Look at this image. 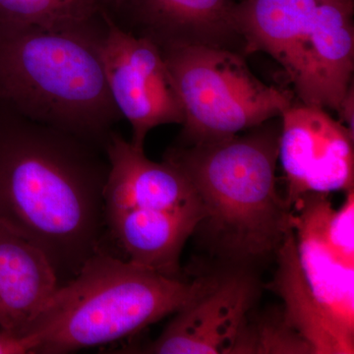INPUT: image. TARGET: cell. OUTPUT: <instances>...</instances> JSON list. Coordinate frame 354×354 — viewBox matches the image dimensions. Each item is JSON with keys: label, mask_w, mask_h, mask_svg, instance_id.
<instances>
[{"label": "cell", "mask_w": 354, "mask_h": 354, "mask_svg": "<svg viewBox=\"0 0 354 354\" xmlns=\"http://www.w3.org/2000/svg\"><path fill=\"white\" fill-rule=\"evenodd\" d=\"M39 342L31 335H17L0 329V354L38 353Z\"/></svg>", "instance_id": "obj_19"}, {"label": "cell", "mask_w": 354, "mask_h": 354, "mask_svg": "<svg viewBox=\"0 0 354 354\" xmlns=\"http://www.w3.org/2000/svg\"><path fill=\"white\" fill-rule=\"evenodd\" d=\"M339 114V122L346 127L348 132L354 136V88L353 84L349 87L348 92L344 95V99L337 109Z\"/></svg>", "instance_id": "obj_20"}, {"label": "cell", "mask_w": 354, "mask_h": 354, "mask_svg": "<svg viewBox=\"0 0 354 354\" xmlns=\"http://www.w3.org/2000/svg\"><path fill=\"white\" fill-rule=\"evenodd\" d=\"M234 0H109L106 12L125 31L162 51L213 46L245 55L235 28Z\"/></svg>", "instance_id": "obj_9"}, {"label": "cell", "mask_w": 354, "mask_h": 354, "mask_svg": "<svg viewBox=\"0 0 354 354\" xmlns=\"http://www.w3.org/2000/svg\"><path fill=\"white\" fill-rule=\"evenodd\" d=\"M208 278H171L100 251L59 286L30 325L38 353L102 346L176 313Z\"/></svg>", "instance_id": "obj_4"}, {"label": "cell", "mask_w": 354, "mask_h": 354, "mask_svg": "<svg viewBox=\"0 0 354 354\" xmlns=\"http://www.w3.org/2000/svg\"><path fill=\"white\" fill-rule=\"evenodd\" d=\"M272 120L230 138L169 149L165 158L187 176L216 252L239 265L278 252L291 209L277 187L281 125Z\"/></svg>", "instance_id": "obj_3"}, {"label": "cell", "mask_w": 354, "mask_h": 354, "mask_svg": "<svg viewBox=\"0 0 354 354\" xmlns=\"http://www.w3.org/2000/svg\"><path fill=\"white\" fill-rule=\"evenodd\" d=\"M104 12L76 24H0V101L29 120L104 145L121 116L102 60Z\"/></svg>", "instance_id": "obj_2"}, {"label": "cell", "mask_w": 354, "mask_h": 354, "mask_svg": "<svg viewBox=\"0 0 354 354\" xmlns=\"http://www.w3.org/2000/svg\"><path fill=\"white\" fill-rule=\"evenodd\" d=\"M59 286L57 272L39 249L0 227V329L27 334Z\"/></svg>", "instance_id": "obj_15"}, {"label": "cell", "mask_w": 354, "mask_h": 354, "mask_svg": "<svg viewBox=\"0 0 354 354\" xmlns=\"http://www.w3.org/2000/svg\"><path fill=\"white\" fill-rule=\"evenodd\" d=\"M281 118L279 160L290 209L306 195L354 189V136L342 123L301 102Z\"/></svg>", "instance_id": "obj_7"}, {"label": "cell", "mask_w": 354, "mask_h": 354, "mask_svg": "<svg viewBox=\"0 0 354 354\" xmlns=\"http://www.w3.org/2000/svg\"><path fill=\"white\" fill-rule=\"evenodd\" d=\"M258 295L255 278L239 267L206 286L142 353H232Z\"/></svg>", "instance_id": "obj_8"}, {"label": "cell", "mask_w": 354, "mask_h": 354, "mask_svg": "<svg viewBox=\"0 0 354 354\" xmlns=\"http://www.w3.org/2000/svg\"><path fill=\"white\" fill-rule=\"evenodd\" d=\"M234 353L314 354V351L288 323L281 309L257 316L249 314Z\"/></svg>", "instance_id": "obj_18"}, {"label": "cell", "mask_w": 354, "mask_h": 354, "mask_svg": "<svg viewBox=\"0 0 354 354\" xmlns=\"http://www.w3.org/2000/svg\"><path fill=\"white\" fill-rule=\"evenodd\" d=\"M109 0H0V24L57 26L87 22Z\"/></svg>", "instance_id": "obj_17"}, {"label": "cell", "mask_w": 354, "mask_h": 354, "mask_svg": "<svg viewBox=\"0 0 354 354\" xmlns=\"http://www.w3.org/2000/svg\"><path fill=\"white\" fill-rule=\"evenodd\" d=\"M97 145L0 101V227L39 249L60 286L100 252L109 162Z\"/></svg>", "instance_id": "obj_1"}, {"label": "cell", "mask_w": 354, "mask_h": 354, "mask_svg": "<svg viewBox=\"0 0 354 354\" xmlns=\"http://www.w3.org/2000/svg\"><path fill=\"white\" fill-rule=\"evenodd\" d=\"M276 256L278 271L270 288L283 299V315L288 323L308 342L314 354H353L306 285L298 263L292 228L286 234Z\"/></svg>", "instance_id": "obj_16"}, {"label": "cell", "mask_w": 354, "mask_h": 354, "mask_svg": "<svg viewBox=\"0 0 354 354\" xmlns=\"http://www.w3.org/2000/svg\"><path fill=\"white\" fill-rule=\"evenodd\" d=\"M353 0H322L307 38L301 69L292 84L300 102L337 111L353 85Z\"/></svg>", "instance_id": "obj_11"}, {"label": "cell", "mask_w": 354, "mask_h": 354, "mask_svg": "<svg viewBox=\"0 0 354 354\" xmlns=\"http://www.w3.org/2000/svg\"><path fill=\"white\" fill-rule=\"evenodd\" d=\"M322 0H242L234 10L235 28L245 55L262 51L297 80L304 62L307 38Z\"/></svg>", "instance_id": "obj_13"}, {"label": "cell", "mask_w": 354, "mask_h": 354, "mask_svg": "<svg viewBox=\"0 0 354 354\" xmlns=\"http://www.w3.org/2000/svg\"><path fill=\"white\" fill-rule=\"evenodd\" d=\"M162 55L184 109L179 145L230 138L281 118L295 104L291 91L262 82L235 51L188 46Z\"/></svg>", "instance_id": "obj_5"}, {"label": "cell", "mask_w": 354, "mask_h": 354, "mask_svg": "<svg viewBox=\"0 0 354 354\" xmlns=\"http://www.w3.org/2000/svg\"><path fill=\"white\" fill-rule=\"evenodd\" d=\"M202 206L176 211L127 209L106 216L129 262L171 278H180L181 252L196 232Z\"/></svg>", "instance_id": "obj_14"}, {"label": "cell", "mask_w": 354, "mask_h": 354, "mask_svg": "<svg viewBox=\"0 0 354 354\" xmlns=\"http://www.w3.org/2000/svg\"><path fill=\"white\" fill-rule=\"evenodd\" d=\"M109 162L106 216L127 209H184L201 206L187 176L167 158L156 162L144 149L111 132L104 142Z\"/></svg>", "instance_id": "obj_12"}, {"label": "cell", "mask_w": 354, "mask_h": 354, "mask_svg": "<svg viewBox=\"0 0 354 354\" xmlns=\"http://www.w3.org/2000/svg\"><path fill=\"white\" fill-rule=\"evenodd\" d=\"M104 15L101 55L109 91L121 118L131 125L130 142L144 149L153 128L183 124L180 95L157 44L125 31L106 11Z\"/></svg>", "instance_id": "obj_6"}, {"label": "cell", "mask_w": 354, "mask_h": 354, "mask_svg": "<svg viewBox=\"0 0 354 354\" xmlns=\"http://www.w3.org/2000/svg\"><path fill=\"white\" fill-rule=\"evenodd\" d=\"M298 263L309 290L337 334L354 353V249L330 241L316 194L291 207Z\"/></svg>", "instance_id": "obj_10"}]
</instances>
